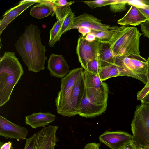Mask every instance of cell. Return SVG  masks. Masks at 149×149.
<instances>
[{"mask_svg": "<svg viewBox=\"0 0 149 149\" xmlns=\"http://www.w3.org/2000/svg\"><path fill=\"white\" fill-rule=\"evenodd\" d=\"M99 74L101 80L103 81L113 77L123 76L120 68L115 63L100 68Z\"/></svg>", "mask_w": 149, "mask_h": 149, "instance_id": "cell-20", "label": "cell"}, {"mask_svg": "<svg viewBox=\"0 0 149 149\" xmlns=\"http://www.w3.org/2000/svg\"><path fill=\"white\" fill-rule=\"evenodd\" d=\"M115 63L120 68L124 76L136 79L146 84L149 65L147 60L141 55L117 57Z\"/></svg>", "mask_w": 149, "mask_h": 149, "instance_id": "cell-5", "label": "cell"}, {"mask_svg": "<svg viewBox=\"0 0 149 149\" xmlns=\"http://www.w3.org/2000/svg\"><path fill=\"white\" fill-rule=\"evenodd\" d=\"M38 3H39L31 8L30 15L31 16L41 19L53 14L54 6L50 1H38Z\"/></svg>", "mask_w": 149, "mask_h": 149, "instance_id": "cell-19", "label": "cell"}, {"mask_svg": "<svg viewBox=\"0 0 149 149\" xmlns=\"http://www.w3.org/2000/svg\"><path fill=\"white\" fill-rule=\"evenodd\" d=\"M118 26H114L113 28L108 31H95L91 30V32L94 33L96 38L102 41L108 42L111 38L113 34Z\"/></svg>", "mask_w": 149, "mask_h": 149, "instance_id": "cell-24", "label": "cell"}, {"mask_svg": "<svg viewBox=\"0 0 149 149\" xmlns=\"http://www.w3.org/2000/svg\"><path fill=\"white\" fill-rule=\"evenodd\" d=\"M120 149H140L133 139L127 142Z\"/></svg>", "mask_w": 149, "mask_h": 149, "instance_id": "cell-31", "label": "cell"}, {"mask_svg": "<svg viewBox=\"0 0 149 149\" xmlns=\"http://www.w3.org/2000/svg\"><path fill=\"white\" fill-rule=\"evenodd\" d=\"M84 38L86 40L89 42H93L96 39L95 35L92 32L87 34Z\"/></svg>", "mask_w": 149, "mask_h": 149, "instance_id": "cell-36", "label": "cell"}, {"mask_svg": "<svg viewBox=\"0 0 149 149\" xmlns=\"http://www.w3.org/2000/svg\"><path fill=\"white\" fill-rule=\"evenodd\" d=\"M38 1L24 0L20 2L18 5L6 11L0 20V35L7 26L16 17L27 8L36 3Z\"/></svg>", "mask_w": 149, "mask_h": 149, "instance_id": "cell-15", "label": "cell"}, {"mask_svg": "<svg viewBox=\"0 0 149 149\" xmlns=\"http://www.w3.org/2000/svg\"><path fill=\"white\" fill-rule=\"evenodd\" d=\"M147 61H148V65H149V56L148 57V59L147 60Z\"/></svg>", "mask_w": 149, "mask_h": 149, "instance_id": "cell-40", "label": "cell"}, {"mask_svg": "<svg viewBox=\"0 0 149 149\" xmlns=\"http://www.w3.org/2000/svg\"><path fill=\"white\" fill-rule=\"evenodd\" d=\"M57 126L49 125L26 138L24 149H55L59 141L56 136Z\"/></svg>", "mask_w": 149, "mask_h": 149, "instance_id": "cell-7", "label": "cell"}, {"mask_svg": "<svg viewBox=\"0 0 149 149\" xmlns=\"http://www.w3.org/2000/svg\"><path fill=\"white\" fill-rule=\"evenodd\" d=\"M147 81L144 87L137 93V98L141 101L149 92V72L147 75Z\"/></svg>", "mask_w": 149, "mask_h": 149, "instance_id": "cell-28", "label": "cell"}, {"mask_svg": "<svg viewBox=\"0 0 149 149\" xmlns=\"http://www.w3.org/2000/svg\"><path fill=\"white\" fill-rule=\"evenodd\" d=\"M54 5L58 6H66L71 2V1L68 2L65 0L50 1Z\"/></svg>", "mask_w": 149, "mask_h": 149, "instance_id": "cell-33", "label": "cell"}, {"mask_svg": "<svg viewBox=\"0 0 149 149\" xmlns=\"http://www.w3.org/2000/svg\"><path fill=\"white\" fill-rule=\"evenodd\" d=\"M79 32L83 36H85L88 34L91 33V30L85 27H80L78 29Z\"/></svg>", "mask_w": 149, "mask_h": 149, "instance_id": "cell-34", "label": "cell"}, {"mask_svg": "<svg viewBox=\"0 0 149 149\" xmlns=\"http://www.w3.org/2000/svg\"><path fill=\"white\" fill-rule=\"evenodd\" d=\"M116 58L107 42L101 41L98 54L100 68L114 64Z\"/></svg>", "mask_w": 149, "mask_h": 149, "instance_id": "cell-18", "label": "cell"}, {"mask_svg": "<svg viewBox=\"0 0 149 149\" xmlns=\"http://www.w3.org/2000/svg\"><path fill=\"white\" fill-rule=\"evenodd\" d=\"M133 139L132 135L122 131H106L99 137L100 143L111 149H120L128 141Z\"/></svg>", "mask_w": 149, "mask_h": 149, "instance_id": "cell-11", "label": "cell"}, {"mask_svg": "<svg viewBox=\"0 0 149 149\" xmlns=\"http://www.w3.org/2000/svg\"><path fill=\"white\" fill-rule=\"evenodd\" d=\"M133 140L140 148L149 145V104L136 106L131 124Z\"/></svg>", "mask_w": 149, "mask_h": 149, "instance_id": "cell-6", "label": "cell"}, {"mask_svg": "<svg viewBox=\"0 0 149 149\" xmlns=\"http://www.w3.org/2000/svg\"><path fill=\"white\" fill-rule=\"evenodd\" d=\"M28 130L0 116V135L6 139H26Z\"/></svg>", "mask_w": 149, "mask_h": 149, "instance_id": "cell-13", "label": "cell"}, {"mask_svg": "<svg viewBox=\"0 0 149 149\" xmlns=\"http://www.w3.org/2000/svg\"><path fill=\"white\" fill-rule=\"evenodd\" d=\"M140 149H149V145L146 144L140 148Z\"/></svg>", "mask_w": 149, "mask_h": 149, "instance_id": "cell-39", "label": "cell"}, {"mask_svg": "<svg viewBox=\"0 0 149 149\" xmlns=\"http://www.w3.org/2000/svg\"><path fill=\"white\" fill-rule=\"evenodd\" d=\"M83 71L82 67L74 69L61 78L60 90L55 99L56 109L59 107L69 96L77 79Z\"/></svg>", "mask_w": 149, "mask_h": 149, "instance_id": "cell-10", "label": "cell"}, {"mask_svg": "<svg viewBox=\"0 0 149 149\" xmlns=\"http://www.w3.org/2000/svg\"><path fill=\"white\" fill-rule=\"evenodd\" d=\"M74 2L71 1L69 4L64 6H58L53 4L54 12L52 16L55 15L57 20L64 19L71 10L70 6Z\"/></svg>", "mask_w": 149, "mask_h": 149, "instance_id": "cell-23", "label": "cell"}, {"mask_svg": "<svg viewBox=\"0 0 149 149\" xmlns=\"http://www.w3.org/2000/svg\"><path fill=\"white\" fill-rule=\"evenodd\" d=\"M100 143H90L86 144L83 149H100Z\"/></svg>", "mask_w": 149, "mask_h": 149, "instance_id": "cell-32", "label": "cell"}, {"mask_svg": "<svg viewBox=\"0 0 149 149\" xmlns=\"http://www.w3.org/2000/svg\"><path fill=\"white\" fill-rule=\"evenodd\" d=\"M143 33L134 27L117 26L107 42L115 57L140 55V39Z\"/></svg>", "mask_w": 149, "mask_h": 149, "instance_id": "cell-3", "label": "cell"}, {"mask_svg": "<svg viewBox=\"0 0 149 149\" xmlns=\"http://www.w3.org/2000/svg\"><path fill=\"white\" fill-rule=\"evenodd\" d=\"M47 63V68L51 76L62 78L70 72L69 66L62 55L52 54Z\"/></svg>", "mask_w": 149, "mask_h": 149, "instance_id": "cell-14", "label": "cell"}, {"mask_svg": "<svg viewBox=\"0 0 149 149\" xmlns=\"http://www.w3.org/2000/svg\"><path fill=\"white\" fill-rule=\"evenodd\" d=\"M141 101V102L149 104V92Z\"/></svg>", "mask_w": 149, "mask_h": 149, "instance_id": "cell-38", "label": "cell"}, {"mask_svg": "<svg viewBox=\"0 0 149 149\" xmlns=\"http://www.w3.org/2000/svg\"><path fill=\"white\" fill-rule=\"evenodd\" d=\"M56 117L49 112H34L25 117V122L32 128L36 129L48 126L55 120Z\"/></svg>", "mask_w": 149, "mask_h": 149, "instance_id": "cell-16", "label": "cell"}, {"mask_svg": "<svg viewBox=\"0 0 149 149\" xmlns=\"http://www.w3.org/2000/svg\"><path fill=\"white\" fill-rule=\"evenodd\" d=\"M99 68L98 58L89 62L87 65L86 70L91 73L99 76Z\"/></svg>", "mask_w": 149, "mask_h": 149, "instance_id": "cell-27", "label": "cell"}, {"mask_svg": "<svg viewBox=\"0 0 149 149\" xmlns=\"http://www.w3.org/2000/svg\"><path fill=\"white\" fill-rule=\"evenodd\" d=\"M140 26L141 31L143 34L149 38V20L142 23Z\"/></svg>", "mask_w": 149, "mask_h": 149, "instance_id": "cell-30", "label": "cell"}, {"mask_svg": "<svg viewBox=\"0 0 149 149\" xmlns=\"http://www.w3.org/2000/svg\"><path fill=\"white\" fill-rule=\"evenodd\" d=\"M41 33L36 26H27L15 44L16 50L28 70L35 73L45 69V61L47 59L45 55V46L41 43Z\"/></svg>", "mask_w": 149, "mask_h": 149, "instance_id": "cell-1", "label": "cell"}, {"mask_svg": "<svg viewBox=\"0 0 149 149\" xmlns=\"http://www.w3.org/2000/svg\"><path fill=\"white\" fill-rule=\"evenodd\" d=\"M65 19L61 20H57L50 30V38L49 42L50 47H54L56 43L58 41V34Z\"/></svg>", "mask_w": 149, "mask_h": 149, "instance_id": "cell-21", "label": "cell"}, {"mask_svg": "<svg viewBox=\"0 0 149 149\" xmlns=\"http://www.w3.org/2000/svg\"><path fill=\"white\" fill-rule=\"evenodd\" d=\"M97 39L92 42L86 40L83 37L79 38L76 48V52L81 67L87 69L88 63L90 61L98 58L100 41Z\"/></svg>", "mask_w": 149, "mask_h": 149, "instance_id": "cell-9", "label": "cell"}, {"mask_svg": "<svg viewBox=\"0 0 149 149\" xmlns=\"http://www.w3.org/2000/svg\"><path fill=\"white\" fill-rule=\"evenodd\" d=\"M117 0H96L93 1H83L92 9L111 5L115 3Z\"/></svg>", "mask_w": 149, "mask_h": 149, "instance_id": "cell-25", "label": "cell"}, {"mask_svg": "<svg viewBox=\"0 0 149 149\" xmlns=\"http://www.w3.org/2000/svg\"><path fill=\"white\" fill-rule=\"evenodd\" d=\"M75 17L74 13L71 10L64 19L63 22L58 33V40L59 41L62 35L70 30L73 23Z\"/></svg>", "mask_w": 149, "mask_h": 149, "instance_id": "cell-22", "label": "cell"}, {"mask_svg": "<svg viewBox=\"0 0 149 149\" xmlns=\"http://www.w3.org/2000/svg\"><path fill=\"white\" fill-rule=\"evenodd\" d=\"M15 52H5L0 59V107L10 100L13 91L24 74Z\"/></svg>", "mask_w": 149, "mask_h": 149, "instance_id": "cell-2", "label": "cell"}, {"mask_svg": "<svg viewBox=\"0 0 149 149\" xmlns=\"http://www.w3.org/2000/svg\"><path fill=\"white\" fill-rule=\"evenodd\" d=\"M82 72L77 79L69 96L61 105L56 109L58 114L69 117L79 115V108L84 90Z\"/></svg>", "mask_w": 149, "mask_h": 149, "instance_id": "cell-8", "label": "cell"}, {"mask_svg": "<svg viewBox=\"0 0 149 149\" xmlns=\"http://www.w3.org/2000/svg\"><path fill=\"white\" fill-rule=\"evenodd\" d=\"M109 92L108 86L104 82L99 88L90 87L84 84L79 115L85 118H92L104 113L107 109Z\"/></svg>", "mask_w": 149, "mask_h": 149, "instance_id": "cell-4", "label": "cell"}, {"mask_svg": "<svg viewBox=\"0 0 149 149\" xmlns=\"http://www.w3.org/2000/svg\"><path fill=\"white\" fill-rule=\"evenodd\" d=\"M127 4L134 6L138 8L145 9L148 6L145 1L143 0H127Z\"/></svg>", "mask_w": 149, "mask_h": 149, "instance_id": "cell-29", "label": "cell"}, {"mask_svg": "<svg viewBox=\"0 0 149 149\" xmlns=\"http://www.w3.org/2000/svg\"><path fill=\"white\" fill-rule=\"evenodd\" d=\"M80 27H85L95 31H108L112 29L114 26L102 23L101 21L95 16L85 13L75 17L73 23L70 30L78 29Z\"/></svg>", "mask_w": 149, "mask_h": 149, "instance_id": "cell-12", "label": "cell"}, {"mask_svg": "<svg viewBox=\"0 0 149 149\" xmlns=\"http://www.w3.org/2000/svg\"><path fill=\"white\" fill-rule=\"evenodd\" d=\"M0 149H14L12 146V143L10 141H8L5 143L0 142Z\"/></svg>", "mask_w": 149, "mask_h": 149, "instance_id": "cell-35", "label": "cell"}, {"mask_svg": "<svg viewBox=\"0 0 149 149\" xmlns=\"http://www.w3.org/2000/svg\"><path fill=\"white\" fill-rule=\"evenodd\" d=\"M148 20L138 8L131 6L130 8L121 19L117 21V23L122 26H136Z\"/></svg>", "mask_w": 149, "mask_h": 149, "instance_id": "cell-17", "label": "cell"}, {"mask_svg": "<svg viewBox=\"0 0 149 149\" xmlns=\"http://www.w3.org/2000/svg\"><path fill=\"white\" fill-rule=\"evenodd\" d=\"M127 0H117L114 3L110 6V10L114 13L121 12L127 9Z\"/></svg>", "mask_w": 149, "mask_h": 149, "instance_id": "cell-26", "label": "cell"}, {"mask_svg": "<svg viewBox=\"0 0 149 149\" xmlns=\"http://www.w3.org/2000/svg\"><path fill=\"white\" fill-rule=\"evenodd\" d=\"M141 13L149 20V4L148 6L145 9L138 8Z\"/></svg>", "mask_w": 149, "mask_h": 149, "instance_id": "cell-37", "label": "cell"}]
</instances>
